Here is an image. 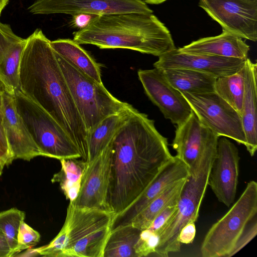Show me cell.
Listing matches in <instances>:
<instances>
[{
  "instance_id": "cell-1",
  "label": "cell",
  "mask_w": 257,
  "mask_h": 257,
  "mask_svg": "<svg viewBox=\"0 0 257 257\" xmlns=\"http://www.w3.org/2000/svg\"><path fill=\"white\" fill-rule=\"evenodd\" d=\"M108 146L111 163L107 203L115 215L140 195L173 156L154 120L136 109Z\"/></svg>"
},
{
  "instance_id": "cell-2",
  "label": "cell",
  "mask_w": 257,
  "mask_h": 257,
  "mask_svg": "<svg viewBox=\"0 0 257 257\" xmlns=\"http://www.w3.org/2000/svg\"><path fill=\"white\" fill-rule=\"evenodd\" d=\"M19 69V90L48 112L87 159L88 133L50 41L40 29L26 39Z\"/></svg>"
},
{
  "instance_id": "cell-3",
  "label": "cell",
  "mask_w": 257,
  "mask_h": 257,
  "mask_svg": "<svg viewBox=\"0 0 257 257\" xmlns=\"http://www.w3.org/2000/svg\"><path fill=\"white\" fill-rule=\"evenodd\" d=\"M73 36L79 45L127 49L158 57L176 48L169 30L153 13L95 16Z\"/></svg>"
},
{
  "instance_id": "cell-4",
  "label": "cell",
  "mask_w": 257,
  "mask_h": 257,
  "mask_svg": "<svg viewBox=\"0 0 257 257\" xmlns=\"http://www.w3.org/2000/svg\"><path fill=\"white\" fill-rule=\"evenodd\" d=\"M114 214L69 203L60 231L47 245L35 248L38 255L49 257H103Z\"/></svg>"
},
{
  "instance_id": "cell-5",
  "label": "cell",
  "mask_w": 257,
  "mask_h": 257,
  "mask_svg": "<svg viewBox=\"0 0 257 257\" xmlns=\"http://www.w3.org/2000/svg\"><path fill=\"white\" fill-rule=\"evenodd\" d=\"M217 146L206 151L194 167L189 170L180 194L177 212L159 237L154 256L167 257L171 252H178L181 243L179 234L181 229L190 222H195L208 185L211 165Z\"/></svg>"
},
{
  "instance_id": "cell-6",
  "label": "cell",
  "mask_w": 257,
  "mask_h": 257,
  "mask_svg": "<svg viewBox=\"0 0 257 257\" xmlns=\"http://www.w3.org/2000/svg\"><path fill=\"white\" fill-rule=\"evenodd\" d=\"M55 53L88 134L106 117L133 106L113 96L103 84L82 73Z\"/></svg>"
},
{
  "instance_id": "cell-7",
  "label": "cell",
  "mask_w": 257,
  "mask_h": 257,
  "mask_svg": "<svg viewBox=\"0 0 257 257\" xmlns=\"http://www.w3.org/2000/svg\"><path fill=\"white\" fill-rule=\"evenodd\" d=\"M256 213L257 183L252 180L229 210L209 228L201 243V256L230 257L238 237Z\"/></svg>"
},
{
  "instance_id": "cell-8",
  "label": "cell",
  "mask_w": 257,
  "mask_h": 257,
  "mask_svg": "<svg viewBox=\"0 0 257 257\" xmlns=\"http://www.w3.org/2000/svg\"><path fill=\"white\" fill-rule=\"evenodd\" d=\"M14 95L17 111L44 157L59 160L81 158L73 140L48 112L19 89Z\"/></svg>"
},
{
  "instance_id": "cell-9",
  "label": "cell",
  "mask_w": 257,
  "mask_h": 257,
  "mask_svg": "<svg viewBox=\"0 0 257 257\" xmlns=\"http://www.w3.org/2000/svg\"><path fill=\"white\" fill-rule=\"evenodd\" d=\"M180 92L203 124L219 137L229 138L245 145L240 114L216 93Z\"/></svg>"
},
{
  "instance_id": "cell-10",
  "label": "cell",
  "mask_w": 257,
  "mask_h": 257,
  "mask_svg": "<svg viewBox=\"0 0 257 257\" xmlns=\"http://www.w3.org/2000/svg\"><path fill=\"white\" fill-rule=\"evenodd\" d=\"M198 6L222 30L257 40V0H199Z\"/></svg>"
},
{
  "instance_id": "cell-11",
  "label": "cell",
  "mask_w": 257,
  "mask_h": 257,
  "mask_svg": "<svg viewBox=\"0 0 257 257\" xmlns=\"http://www.w3.org/2000/svg\"><path fill=\"white\" fill-rule=\"evenodd\" d=\"M33 14H64L94 16L126 13H153L143 0H36L29 8Z\"/></svg>"
},
{
  "instance_id": "cell-12",
  "label": "cell",
  "mask_w": 257,
  "mask_h": 257,
  "mask_svg": "<svg viewBox=\"0 0 257 257\" xmlns=\"http://www.w3.org/2000/svg\"><path fill=\"white\" fill-rule=\"evenodd\" d=\"M138 75L146 94L166 119L178 126L190 116L193 112L190 105L160 69H140Z\"/></svg>"
},
{
  "instance_id": "cell-13",
  "label": "cell",
  "mask_w": 257,
  "mask_h": 257,
  "mask_svg": "<svg viewBox=\"0 0 257 257\" xmlns=\"http://www.w3.org/2000/svg\"><path fill=\"white\" fill-rule=\"evenodd\" d=\"M111 163V151L108 146L94 159L86 162L78 194L70 203L77 207L110 211L107 195Z\"/></svg>"
},
{
  "instance_id": "cell-14",
  "label": "cell",
  "mask_w": 257,
  "mask_h": 257,
  "mask_svg": "<svg viewBox=\"0 0 257 257\" xmlns=\"http://www.w3.org/2000/svg\"><path fill=\"white\" fill-rule=\"evenodd\" d=\"M240 157L235 145L226 138L219 139L208 185L218 201L230 207L235 200Z\"/></svg>"
},
{
  "instance_id": "cell-15",
  "label": "cell",
  "mask_w": 257,
  "mask_h": 257,
  "mask_svg": "<svg viewBox=\"0 0 257 257\" xmlns=\"http://www.w3.org/2000/svg\"><path fill=\"white\" fill-rule=\"evenodd\" d=\"M219 138L193 111L183 123L177 126L172 146L177 153L176 156L190 170L206 151L217 146Z\"/></svg>"
},
{
  "instance_id": "cell-16",
  "label": "cell",
  "mask_w": 257,
  "mask_h": 257,
  "mask_svg": "<svg viewBox=\"0 0 257 257\" xmlns=\"http://www.w3.org/2000/svg\"><path fill=\"white\" fill-rule=\"evenodd\" d=\"M1 111L3 127L14 160L30 161L37 156L44 157L17 111L14 94L6 90L2 94Z\"/></svg>"
},
{
  "instance_id": "cell-17",
  "label": "cell",
  "mask_w": 257,
  "mask_h": 257,
  "mask_svg": "<svg viewBox=\"0 0 257 257\" xmlns=\"http://www.w3.org/2000/svg\"><path fill=\"white\" fill-rule=\"evenodd\" d=\"M189 174L188 166L176 156H173L140 195L123 211L114 216L110 230L130 224L132 220L165 189Z\"/></svg>"
},
{
  "instance_id": "cell-18",
  "label": "cell",
  "mask_w": 257,
  "mask_h": 257,
  "mask_svg": "<svg viewBox=\"0 0 257 257\" xmlns=\"http://www.w3.org/2000/svg\"><path fill=\"white\" fill-rule=\"evenodd\" d=\"M246 59L185 53L175 48L159 57L153 65L158 69H193L217 78L236 72L244 66Z\"/></svg>"
},
{
  "instance_id": "cell-19",
  "label": "cell",
  "mask_w": 257,
  "mask_h": 257,
  "mask_svg": "<svg viewBox=\"0 0 257 257\" xmlns=\"http://www.w3.org/2000/svg\"><path fill=\"white\" fill-rule=\"evenodd\" d=\"M26 41L0 22V81L12 94L19 89L20 65Z\"/></svg>"
},
{
  "instance_id": "cell-20",
  "label": "cell",
  "mask_w": 257,
  "mask_h": 257,
  "mask_svg": "<svg viewBox=\"0 0 257 257\" xmlns=\"http://www.w3.org/2000/svg\"><path fill=\"white\" fill-rule=\"evenodd\" d=\"M242 39L222 30L219 35L199 39L178 49L185 53L246 59L250 48Z\"/></svg>"
},
{
  "instance_id": "cell-21",
  "label": "cell",
  "mask_w": 257,
  "mask_h": 257,
  "mask_svg": "<svg viewBox=\"0 0 257 257\" xmlns=\"http://www.w3.org/2000/svg\"><path fill=\"white\" fill-rule=\"evenodd\" d=\"M244 66V93L240 116L246 139L245 146L253 157L257 149V64L247 58Z\"/></svg>"
},
{
  "instance_id": "cell-22",
  "label": "cell",
  "mask_w": 257,
  "mask_h": 257,
  "mask_svg": "<svg viewBox=\"0 0 257 257\" xmlns=\"http://www.w3.org/2000/svg\"><path fill=\"white\" fill-rule=\"evenodd\" d=\"M159 69L168 82L180 92L193 94L215 92L217 78L211 74L190 69Z\"/></svg>"
},
{
  "instance_id": "cell-23",
  "label": "cell",
  "mask_w": 257,
  "mask_h": 257,
  "mask_svg": "<svg viewBox=\"0 0 257 257\" xmlns=\"http://www.w3.org/2000/svg\"><path fill=\"white\" fill-rule=\"evenodd\" d=\"M53 50L74 67L100 84V66L79 44L70 39H59L50 41Z\"/></svg>"
},
{
  "instance_id": "cell-24",
  "label": "cell",
  "mask_w": 257,
  "mask_h": 257,
  "mask_svg": "<svg viewBox=\"0 0 257 257\" xmlns=\"http://www.w3.org/2000/svg\"><path fill=\"white\" fill-rule=\"evenodd\" d=\"M136 109L133 106L103 119L87 137L88 155L86 162L97 157L109 144L120 127Z\"/></svg>"
},
{
  "instance_id": "cell-25",
  "label": "cell",
  "mask_w": 257,
  "mask_h": 257,
  "mask_svg": "<svg viewBox=\"0 0 257 257\" xmlns=\"http://www.w3.org/2000/svg\"><path fill=\"white\" fill-rule=\"evenodd\" d=\"M187 178L165 189L141 211L131 224L141 230L149 228L154 219L162 211L169 206L177 204Z\"/></svg>"
},
{
  "instance_id": "cell-26",
  "label": "cell",
  "mask_w": 257,
  "mask_h": 257,
  "mask_svg": "<svg viewBox=\"0 0 257 257\" xmlns=\"http://www.w3.org/2000/svg\"><path fill=\"white\" fill-rule=\"evenodd\" d=\"M141 231L131 224L110 230L103 257H137L135 246Z\"/></svg>"
},
{
  "instance_id": "cell-27",
  "label": "cell",
  "mask_w": 257,
  "mask_h": 257,
  "mask_svg": "<svg viewBox=\"0 0 257 257\" xmlns=\"http://www.w3.org/2000/svg\"><path fill=\"white\" fill-rule=\"evenodd\" d=\"M77 159L60 160L61 169L51 179L52 182L59 183L64 194L70 202L73 201L78 194L81 177L86 165V161Z\"/></svg>"
},
{
  "instance_id": "cell-28",
  "label": "cell",
  "mask_w": 257,
  "mask_h": 257,
  "mask_svg": "<svg viewBox=\"0 0 257 257\" xmlns=\"http://www.w3.org/2000/svg\"><path fill=\"white\" fill-rule=\"evenodd\" d=\"M245 66L236 72L217 77L215 92L241 115L244 93Z\"/></svg>"
},
{
  "instance_id": "cell-29",
  "label": "cell",
  "mask_w": 257,
  "mask_h": 257,
  "mask_svg": "<svg viewBox=\"0 0 257 257\" xmlns=\"http://www.w3.org/2000/svg\"><path fill=\"white\" fill-rule=\"evenodd\" d=\"M25 218V212L16 208L0 212V232L6 238L13 256L17 254L19 230Z\"/></svg>"
},
{
  "instance_id": "cell-30",
  "label": "cell",
  "mask_w": 257,
  "mask_h": 257,
  "mask_svg": "<svg viewBox=\"0 0 257 257\" xmlns=\"http://www.w3.org/2000/svg\"><path fill=\"white\" fill-rule=\"evenodd\" d=\"M159 241V236L148 229L141 231L135 246L137 257L154 256Z\"/></svg>"
},
{
  "instance_id": "cell-31",
  "label": "cell",
  "mask_w": 257,
  "mask_h": 257,
  "mask_svg": "<svg viewBox=\"0 0 257 257\" xmlns=\"http://www.w3.org/2000/svg\"><path fill=\"white\" fill-rule=\"evenodd\" d=\"M40 237L39 232L30 226L24 220L23 221L18 234L17 253L36 245L39 242Z\"/></svg>"
},
{
  "instance_id": "cell-32",
  "label": "cell",
  "mask_w": 257,
  "mask_h": 257,
  "mask_svg": "<svg viewBox=\"0 0 257 257\" xmlns=\"http://www.w3.org/2000/svg\"><path fill=\"white\" fill-rule=\"evenodd\" d=\"M177 210V204L169 206L156 216L148 229L160 237L175 215Z\"/></svg>"
},
{
  "instance_id": "cell-33",
  "label": "cell",
  "mask_w": 257,
  "mask_h": 257,
  "mask_svg": "<svg viewBox=\"0 0 257 257\" xmlns=\"http://www.w3.org/2000/svg\"><path fill=\"white\" fill-rule=\"evenodd\" d=\"M256 233L257 220L255 216L247 224L238 237L230 257L236 254L248 243L256 236Z\"/></svg>"
},
{
  "instance_id": "cell-34",
  "label": "cell",
  "mask_w": 257,
  "mask_h": 257,
  "mask_svg": "<svg viewBox=\"0 0 257 257\" xmlns=\"http://www.w3.org/2000/svg\"><path fill=\"white\" fill-rule=\"evenodd\" d=\"M196 232L195 222H190L185 225L180 230L179 240L181 243H192L195 237Z\"/></svg>"
},
{
  "instance_id": "cell-35",
  "label": "cell",
  "mask_w": 257,
  "mask_h": 257,
  "mask_svg": "<svg viewBox=\"0 0 257 257\" xmlns=\"http://www.w3.org/2000/svg\"><path fill=\"white\" fill-rule=\"evenodd\" d=\"M94 16V15L86 14H79L74 15L72 17L70 23L71 26L75 28L81 29L87 25Z\"/></svg>"
},
{
  "instance_id": "cell-36",
  "label": "cell",
  "mask_w": 257,
  "mask_h": 257,
  "mask_svg": "<svg viewBox=\"0 0 257 257\" xmlns=\"http://www.w3.org/2000/svg\"><path fill=\"white\" fill-rule=\"evenodd\" d=\"M5 90H6V89H5V87L4 85L0 81V143L4 146V147L11 154V153L9 151L8 142H7V139L6 138L4 131L3 127L2 120V111H1V109H2V92Z\"/></svg>"
},
{
  "instance_id": "cell-37",
  "label": "cell",
  "mask_w": 257,
  "mask_h": 257,
  "mask_svg": "<svg viewBox=\"0 0 257 257\" xmlns=\"http://www.w3.org/2000/svg\"><path fill=\"white\" fill-rule=\"evenodd\" d=\"M13 256L12 250L5 236L0 232V257Z\"/></svg>"
},
{
  "instance_id": "cell-38",
  "label": "cell",
  "mask_w": 257,
  "mask_h": 257,
  "mask_svg": "<svg viewBox=\"0 0 257 257\" xmlns=\"http://www.w3.org/2000/svg\"><path fill=\"white\" fill-rule=\"evenodd\" d=\"M13 161L11 154L0 143V163L5 166H8Z\"/></svg>"
},
{
  "instance_id": "cell-39",
  "label": "cell",
  "mask_w": 257,
  "mask_h": 257,
  "mask_svg": "<svg viewBox=\"0 0 257 257\" xmlns=\"http://www.w3.org/2000/svg\"><path fill=\"white\" fill-rule=\"evenodd\" d=\"M146 4L158 5L167 0H143Z\"/></svg>"
},
{
  "instance_id": "cell-40",
  "label": "cell",
  "mask_w": 257,
  "mask_h": 257,
  "mask_svg": "<svg viewBox=\"0 0 257 257\" xmlns=\"http://www.w3.org/2000/svg\"><path fill=\"white\" fill-rule=\"evenodd\" d=\"M8 3L9 0H0V15L3 10L5 8Z\"/></svg>"
},
{
  "instance_id": "cell-41",
  "label": "cell",
  "mask_w": 257,
  "mask_h": 257,
  "mask_svg": "<svg viewBox=\"0 0 257 257\" xmlns=\"http://www.w3.org/2000/svg\"><path fill=\"white\" fill-rule=\"evenodd\" d=\"M4 167H5L4 165H3L1 163H0V176H1V175L3 173V169L4 168Z\"/></svg>"
}]
</instances>
